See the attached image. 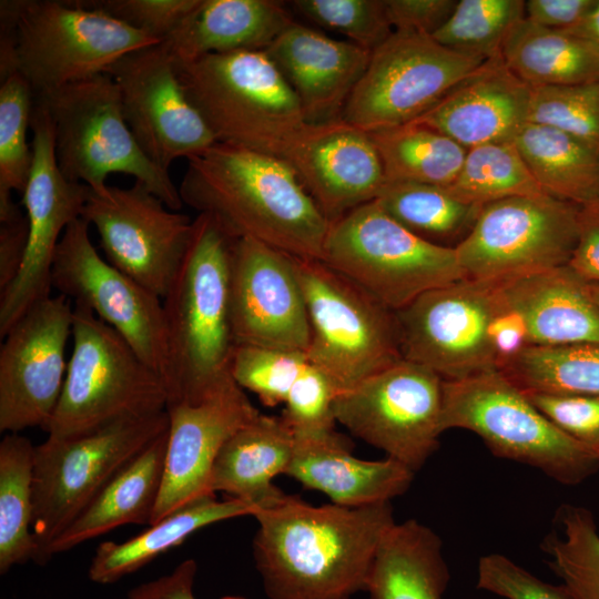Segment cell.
<instances>
[{
    "mask_svg": "<svg viewBox=\"0 0 599 599\" xmlns=\"http://www.w3.org/2000/svg\"><path fill=\"white\" fill-rule=\"evenodd\" d=\"M253 558L270 599H351L365 591L396 522L390 502L314 506L287 495L254 516Z\"/></svg>",
    "mask_w": 599,
    "mask_h": 599,
    "instance_id": "6da1fadb",
    "label": "cell"
},
{
    "mask_svg": "<svg viewBox=\"0 0 599 599\" xmlns=\"http://www.w3.org/2000/svg\"><path fill=\"white\" fill-rule=\"evenodd\" d=\"M179 193L234 240L253 238L300 258L323 256L331 223L280 158L216 142L187 160Z\"/></svg>",
    "mask_w": 599,
    "mask_h": 599,
    "instance_id": "7a4b0ae2",
    "label": "cell"
},
{
    "mask_svg": "<svg viewBox=\"0 0 599 599\" xmlns=\"http://www.w3.org/2000/svg\"><path fill=\"white\" fill-rule=\"evenodd\" d=\"M163 297L169 403H197L232 378L231 251L234 238L203 213Z\"/></svg>",
    "mask_w": 599,
    "mask_h": 599,
    "instance_id": "3957f363",
    "label": "cell"
},
{
    "mask_svg": "<svg viewBox=\"0 0 599 599\" xmlns=\"http://www.w3.org/2000/svg\"><path fill=\"white\" fill-rule=\"evenodd\" d=\"M175 67L217 142L284 160L311 125L264 50L206 54Z\"/></svg>",
    "mask_w": 599,
    "mask_h": 599,
    "instance_id": "277c9868",
    "label": "cell"
},
{
    "mask_svg": "<svg viewBox=\"0 0 599 599\" xmlns=\"http://www.w3.org/2000/svg\"><path fill=\"white\" fill-rule=\"evenodd\" d=\"M72 353L54 413L44 428L65 439L113 422L166 410L161 375L90 308L73 303Z\"/></svg>",
    "mask_w": 599,
    "mask_h": 599,
    "instance_id": "5b68a950",
    "label": "cell"
},
{
    "mask_svg": "<svg viewBox=\"0 0 599 599\" xmlns=\"http://www.w3.org/2000/svg\"><path fill=\"white\" fill-rule=\"evenodd\" d=\"M475 433L497 457L542 471L562 485L582 483L599 469V450L554 425L501 372L443 379V433Z\"/></svg>",
    "mask_w": 599,
    "mask_h": 599,
    "instance_id": "8992f818",
    "label": "cell"
},
{
    "mask_svg": "<svg viewBox=\"0 0 599 599\" xmlns=\"http://www.w3.org/2000/svg\"><path fill=\"white\" fill-rule=\"evenodd\" d=\"M34 98L51 118L57 164L68 180L102 193L109 174L123 173L171 210L182 207L169 170L152 162L130 131L118 87L108 73Z\"/></svg>",
    "mask_w": 599,
    "mask_h": 599,
    "instance_id": "52a82bcc",
    "label": "cell"
},
{
    "mask_svg": "<svg viewBox=\"0 0 599 599\" xmlns=\"http://www.w3.org/2000/svg\"><path fill=\"white\" fill-rule=\"evenodd\" d=\"M321 261L393 312L466 278L454 246L414 234L375 200L331 223Z\"/></svg>",
    "mask_w": 599,
    "mask_h": 599,
    "instance_id": "ba28073f",
    "label": "cell"
},
{
    "mask_svg": "<svg viewBox=\"0 0 599 599\" xmlns=\"http://www.w3.org/2000/svg\"><path fill=\"white\" fill-rule=\"evenodd\" d=\"M16 69L34 97L105 73L124 54L160 43L73 0H6Z\"/></svg>",
    "mask_w": 599,
    "mask_h": 599,
    "instance_id": "9c48e42d",
    "label": "cell"
},
{
    "mask_svg": "<svg viewBox=\"0 0 599 599\" xmlns=\"http://www.w3.org/2000/svg\"><path fill=\"white\" fill-rule=\"evenodd\" d=\"M169 428L166 410L128 417L93 432L35 446L32 532L34 562L102 488Z\"/></svg>",
    "mask_w": 599,
    "mask_h": 599,
    "instance_id": "30bf717a",
    "label": "cell"
},
{
    "mask_svg": "<svg viewBox=\"0 0 599 599\" xmlns=\"http://www.w3.org/2000/svg\"><path fill=\"white\" fill-rule=\"evenodd\" d=\"M293 261L309 321L307 361L338 393L403 358L395 312L323 261Z\"/></svg>",
    "mask_w": 599,
    "mask_h": 599,
    "instance_id": "8fae6325",
    "label": "cell"
},
{
    "mask_svg": "<svg viewBox=\"0 0 599 599\" xmlns=\"http://www.w3.org/2000/svg\"><path fill=\"white\" fill-rule=\"evenodd\" d=\"M580 206L548 194L484 205L455 245L469 280L501 282L566 266L578 240Z\"/></svg>",
    "mask_w": 599,
    "mask_h": 599,
    "instance_id": "7c38bea8",
    "label": "cell"
},
{
    "mask_svg": "<svg viewBox=\"0 0 599 599\" xmlns=\"http://www.w3.org/2000/svg\"><path fill=\"white\" fill-rule=\"evenodd\" d=\"M485 61L428 34L394 31L370 53L342 120L366 132L413 122Z\"/></svg>",
    "mask_w": 599,
    "mask_h": 599,
    "instance_id": "4fadbf2b",
    "label": "cell"
},
{
    "mask_svg": "<svg viewBox=\"0 0 599 599\" xmlns=\"http://www.w3.org/2000/svg\"><path fill=\"white\" fill-rule=\"evenodd\" d=\"M443 378L425 366L399 359L337 393L336 422L414 473L439 446Z\"/></svg>",
    "mask_w": 599,
    "mask_h": 599,
    "instance_id": "5bb4252c",
    "label": "cell"
},
{
    "mask_svg": "<svg viewBox=\"0 0 599 599\" xmlns=\"http://www.w3.org/2000/svg\"><path fill=\"white\" fill-rule=\"evenodd\" d=\"M495 282L464 278L424 293L395 312L402 357L444 380L497 370L489 327Z\"/></svg>",
    "mask_w": 599,
    "mask_h": 599,
    "instance_id": "9a60e30c",
    "label": "cell"
},
{
    "mask_svg": "<svg viewBox=\"0 0 599 599\" xmlns=\"http://www.w3.org/2000/svg\"><path fill=\"white\" fill-rule=\"evenodd\" d=\"M30 129L32 165L21 201L28 217V242L16 278L0 292L1 337L34 304L51 296L58 244L68 225L81 217L91 192L89 186L68 180L60 171L51 118L35 99Z\"/></svg>",
    "mask_w": 599,
    "mask_h": 599,
    "instance_id": "2e32d148",
    "label": "cell"
},
{
    "mask_svg": "<svg viewBox=\"0 0 599 599\" xmlns=\"http://www.w3.org/2000/svg\"><path fill=\"white\" fill-rule=\"evenodd\" d=\"M81 219L95 227L110 264L163 300L186 255L194 220L141 182L91 190Z\"/></svg>",
    "mask_w": 599,
    "mask_h": 599,
    "instance_id": "e0dca14e",
    "label": "cell"
},
{
    "mask_svg": "<svg viewBox=\"0 0 599 599\" xmlns=\"http://www.w3.org/2000/svg\"><path fill=\"white\" fill-rule=\"evenodd\" d=\"M89 226L80 217L63 232L53 260L52 287L115 329L164 380L167 347L162 298L103 260L90 240Z\"/></svg>",
    "mask_w": 599,
    "mask_h": 599,
    "instance_id": "ac0fdd59",
    "label": "cell"
},
{
    "mask_svg": "<svg viewBox=\"0 0 599 599\" xmlns=\"http://www.w3.org/2000/svg\"><path fill=\"white\" fill-rule=\"evenodd\" d=\"M115 82L124 120L146 156L169 170L202 153L216 138L190 102L164 42L131 51L105 71Z\"/></svg>",
    "mask_w": 599,
    "mask_h": 599,
    "instance_id": "d6986e66",
    "label": "cell"
},
{
    "mask_svg": "<svg viewBox=\"0 0 599 599\" xmlns=\"http://www.w3.org/2000/svg\"><path fill=\"white\" fill-rule=\"evenodd\" d=\"M73 304L64 295L34 304L3 336L0 348V430L49 424L59 402L72 336Z\"/></svg>",
    "mask_w": 599,
    "mask_h": 599,
    "instance_id": "ffe728a7",
    "label": "cell"
},
{
    "mask_svg": "<svg viewBox=\"0 0 599 599\" xmlns=\"http://www.w3.org/2000/svg\"><path fill=\"white\" fill-rule=\"evenodd\" d=\"M231 322L235 346L306 353L309 321L292 255L248 237L233 241Z\"/></svg>",
    "mask_w": 599,
    "mask_h": 599,
    "instance_id": "44dd1931",
    "label": "cell"
},
{
    "mask_svg": "<svg viewBox=\"0 0 599 599\" xmlns=\"http://www.w3.org/2000/svg\"><path fill=\"white\" fill-rule=\"evenodd\" d=\"M166 412L164 474L151 525L214 494L210 480L221 448L260 414L233 377L202 400L170 404Z\"/></svg>",
    "mask_w": 599,
    "mask_h": 599,
    "instance_id": "7402d4cb",
    "label": "cell"
},
{
    "mask_svg": "<svg viewBox=\"0 0 599 599\" xmlns=\"http://www.w3.org/2000/svg\"><path fill=\"white\" fill-rule=\"evenodd\" d=\"M284 161L329 223L374 201L385 184L369 134L344 120L311 124Z\"/></svg>",
    "mask_w": 599,
    "mask_h": 599,
    "instance_id": "603a6c76",
    "label": "cell"
},
{
    "mask_svg": "<svg viewBox=\"0 0 599 599\" xmlns=\"http://www.w3.org/2000/svg\"><path fill=\"white\" fill-rule=\"evenodd\" d=\"M264 51L296 94L309 124L342 120L372 53L297 22Z\"/></svg>",
    "mask_w": 599,
    "mask_h": 599,
    "instance_id": "cb8c5ba5",
    "label": "cell"
},
{
    "mask_svg": "<svg viewBox=\"0 0 599 599\" xmlns=\"http://www.w3.org/2000/svg\"><path fill=\"white\" fill-rule=\"evenodd\" d=\"M531 91L498 55L486 60L413 122L430 126L466 149L512 141L529 122Z\"/></svg>",
    "mask_w": 599,
    "mask_h": 599,
    "instance_id": "d4e9b609",
    "label": "cell"
},
{
    "mask_svg": "<svg viewBox=\"0 0 599 599\" xmlns=\"http://www.w3.org/2000/svg\"><path fill=\"white\" fill-rule=\"evenodd\" d=\"M294 439V454L285 475L305 488L325 494L333 504L364 507L390 502L413 483L415 473L395 459L355 457L348 440L337 432Z\"/></svg>",
    "mask_w": 599,
    "mask_h": 599,
    "instance_id": "484cf974",
    "label": "cell"
},
{
    "mask_svg": "<svg viewBox=\"0 0 599 599\" xmlns=\"http://www.w3.org/2000/svg\"><path fill=\"white\" fill-rule=\"evenodd\" d=\"M496 284L524 317L530 346L599 345V307L567 265Z\"/></svg>",
    "mask_w": 599,
    "mask_h": 599,
    "instance_id": "4316f807",
    "label": "cell"
},
{
    "mask_svg": "<svg viewBox=\"0 0 599 599\" xmlns=\"http://www.w3.org/2000/svg\"><path fill=\"white\" fill-rule=\"evenodd\" d=\"M294 445L293 432L282 416L260 413L221 448L211 474V491L245 500L258 510L274 506L286 494L273 480L285 475Z\"/></svg>",
    "mask_w": 599,
    "mask_h": 599,
    "instance_id": "83f0119b",
    "label": "cell"
},
{
    "mask_svg": "<svg viewBox=\"0 0 599 599\" xmlns=\"http://www.w3.org/2000/svg\"><path fill=\"white\" fill-rule=\"evenodd\" d=\"M167 429L119 471L51 542L54 555L100 537L124 525H151L162 487Z\"/></svg>",
    "mask_w": 599,
    "mask_h": 599,
    "instance_id": "f1b7e54d",
    "label": "cell"
},
{
    "mask_svg": "<svg viewBox=\"0 0 599 599\" xmlns=\"http://www.w3.org/2000/svg\"><path fill=\"white\" fill-rule=\"evenodd\" d=\"M293 22L274 0H202L189 21L163 41L176 62L206 54L266 50Z\"/></svg>",
    "mask_w": 599,
    "mask_h": 599,
    "instance_id": "f546056e",
    "label": "cell"
},
{
    "mask_svg": "<svg viewBox=\"0 0 599 599\" xmlns=\"http://www.w3.org/2000/svg\"><path fill=\"white\" fill-rule=\"evenodd\" d=\"M449 580L439 536L408 519L395 522L384 536L365 591L369 599H443Z\"/></svg>",
    "mask_w": 599,
    "mask_h": 599,
    "instance_id": "4dcf8cb0",
    "label": "cell"
},
{
    "mask_svg": "<svg viewBox=\"0 0 599 599\" xmlns=\"http://www.w3.org/2000/svg\"><path fill=\"white\" fill-rule=\"evenodd\" d=\"M258 509L242 499L206 495L152 524L122 542L103 541L92 556L88 576L92 582L111 585L181 545L195 531L235 517L254 516Z\"/></svg>",
    "mask_w": 599,
    "mask_h": 599,
    "instance_id": "1f68e13d",
    "label": "cell"
},
{
    "mask_svg": "<svg viewBox=\"0 0 599 599\" xmlns=\"http://www.w3.org/2000/svg\"><path fill=\"white\" fill-rule=\"evenodd\" d=\"M512 142L544 193L579 206L599 201V144L531 122Z\"/></svg>",
    "mask_w": 599,
    "mask_h": 599,
    "instance_id": "d6a6232c",
    "label": "cell"
},
{
    "mask_svg": "<svg viewBox=\"0 0 599 599\" xmlns=\"http://www.w3.org/2000/svg\"><path fill=\"white\" fill-rule=\"evenodd\" d=\"M506 65L531 87L599 80V45L522 19L501 48Z\"/></svg>",
    "mask_w": 599,
    "mask_h": 599,
    "instance_id": "836d02e7",
    "label": "cell"
},
{
    "mask_svg": "<svg viewBox=\"0 0 599 599\" xmlns=\"http://www.w3.org/2000/svg\"><path fill=\"white\" fill-rule=\"evenodd\" d=\"M386 181H403L447 187L457 177L467 150L444 133L409 122L367 132Z\"/></svg>",
    "mask_w": 599,
    "mask_h": 599,
    "instance_id": "e575fe53",
    "label": "cell"
},
{
    "mask_svg": "<svg viewBox=\"0 0 599 599\" xmlns=\"http://www.w3.org/2000/svg\"><path fill=\"white\" fill-rule=\"evenodd\" d=\"M35 446L19 433L0 441V573L34 561L38 547L32 532Z\"/></svg>",
    "mask_w": 599,
    "mask_h": 599,
    "instance_id": "d590c367",
    "label": "cell"
},
{
    "mask_svg": "<svg viewBox=\"0 0 599 599\" xmlns=\"http://www.w3.org/2000/svg\"><path fill=\"white\" fill-rule=\"evenodd\" d=\"M375 201L407 230L436 244L463 240L483 207L459 201L444 186L403 181H386Z\"/></svg>",
    "mask_w": 599,
    "mask_h": 599,
    "instance_id": "8d00e7d4",
    "label": "cell"
},
{
    "mask_svg": "<svg viewBox=\"0 0 599 599\" xmlns=\"http://www.w3.org/2000/svg\"><path fill=\"white\" fill-rule=\"evenodd\" d=\"M499 372L525 393L599 396V345H531Z\"/></svg>",
    "mask_w": 599,
    "mask_h": 599,
    "instance_id": "74e56055",
    "label": "cell"
},
{
    "mask_svg": "<svg viewBox=\"0 0 599 599\" xmlns=\"http://www.w3.org/2000/svg\"><path fill=\"white\" fill-rule=\"evenodd\" d=\"M556 525L540 546L548 567L573 599H599V530L593 514L564 504L556 512Z\"/></svg>",
    "mask_w": 599,
    "mask_h": 599,
    "instance_id": "f35d334b",
    "label": "cell"
},
{
    "mask_svg": "<svg viewBox=\"0 0 599 599\" xmlns=\"http://www.w3.org/2000/svg\"><path fill=\"white\" fill-rule=\"evenodd\" d=\"M446 189L459 201L478 206L515 196L546 194L512 141L468 149L457 177Z\"/></svg>",
    "mask_w": 599,
    "mask_h": 599,
    "instance_id": "ab89813d",
    "label": "cell"
},
{
    "mask_svg": "<svg viewBox=\"0 0 599 599\" xmlns=\"http://www.w3.org/2000/svg\"><path fill=\"white\" fill-rule=\"evenodd\" d=\"M521 0H460L447 21L432 35L459 53L488 60L501 55L511 30L525 19Z\"/></svg>",
    "mask_w": 599,
    "mask_h": 599,
    "instance_id": "60d3db41",
    "label": "cell"
},
{
    "mask_svg": "<svg viewBox=\"0 0 599 599\" xmlns=\"http://www.w3.org/2000/svg\"><path fill=\"white\" fill-rule=\"evenodd\" d=\"M34 94L28 81L13 72L0 85V216L18 205L11 192H23L32 165V149L27 141Z\"/></svg>",
    "mask_w": 599,
    "mask_h": 599,
    "instance_id": "b9f144b4",
    "label": "cell"
},
{
    "mask_svg": "<svg viewBox=\"0 0 599 599\" xmlns=\"http://www.w3.org/2000/svg\"><path fill=\"white\" fill-rule=\"evenodd\" d=\"M307 364L303 352L236 345L230 372L241 388L254 393L264 405L274 407L285 403Z\"/></svg>",
    "mask_w": 599,
    "mask_h": 599,
    "instance_id": "7bdbcfd3",
    "label": "cell"
},
{
    "mask_svg": "<svg viewBox=\"0 0 599 599\" xmlns=\"http://www.w3.org/2000/svg\"><path fill=\"white\" fill-rule=\"evenodd\" d=\"M529 122L599 144V80L532 87Z\"/></svg>",
    "mask_w": 599,
    "mask_h": 599,
    "instance_id": "ee69618b",
    "label": "cell"
},
{
    "mask_svg": "<svg viewBox=\"0 0 599 599\" xmlns=\"http://www.w3.org/2000/svg\"><path fill=\"white\" fill-rule=\"evenodd\" d=\"M291 4L305 19L341 32L369 52L394 32L385 0H295Z\"/></svg>",
    "mask_w": 599,
    "mask_h": 599,
    "instance_id": "f6af8a7d",
    "label": "cell"
},
{
    "mask_svg": "<svg viewBox=\"0 0 599 599\" xmlns=\"http://www.w3.org/2000/svg\"><path fill=\"white\" fill-rule=\"evenodd\" d=\"M337 393L331 378L308 362L284 403L282 418L294 438H317L336 432L334 402Z\"/></svg>",
    "mask_w": 599,
    "mask_h": 599,
    "instance_id": "bcb514c9",
    "label": "cell"
},
{
    "mask_svg": "<svg viewBox=\"0 0 599 599\" xmlns=\"http://www.w3.org/2000/svg\"><path fill=\"white\" fill-rule=\"evenodd\" d=\"M81 8L103 12L163 42L194 14L202 0H73Z\"/></svg>",
    "mask_w": 599,
    "mask_h": 599,
    "instance_id": "7dc6e473",
    "label": "cell"
},
{
    "mask_svg": "<svg viewBox=\"0 0 599 599\" xmlns=\"http://www.w3.org/2000/svg\"><path fill=\"white\" fill-rule=\"evenodd\" d=\"M476 587L504 599H573L565 585L546 582L500 554L479 558Z\"/></svg>",
    "mask_w": 599,
    "mask_h": 599,
    "instance_id": "c3c4849f",
    "label": "cell"
},
{
    "mask_svg": "<svg viewBox=\"0 0 599 599\" xmlns=\"http://www.w3.org/2000/svg\"><path fill=\"white\" fill-rule=\"evenodd\" d=\"M560 430L599 450V396L526 393Z\"/></svg>",
    "mask_w": 599,
    "mask_h": 599,
    "instance_id": "681fc988",
    "label": "cell"
},
{
    "mask_svg": "<svg viewBox=\"0 0 599 599\" xmlns=\"http://www.w3.org/2000/svg\"><path fill=\"white\" fill-rule=\"evenodd\" d=\"M456 0H385L387 19L394 31L433 35L450 17Z\"/></svg>",
    "mask_w": 599,
    "mask_h": 599,
    "instance_id": "f907efd6",
    "label": "cell"
},
{
    "mask_svg": "<svg viewBox=\"0 0 599 599\" xmlns=\"http://www.w3.org/2000/svg\"><path fill=\"white\" fill-rule=\"evenodd\" d=\"M489 339L497 370H500L526 347L530 346L524 317L506 303L498 286L497 305L490 322Z\"/></svg>",
    "mask_w": 599,
    "mask_h": 599,
    "instance_id": "816d5d0a",
    "label": "cell"
},
{
    "mask_svg": "<svg viewBox=\"0 0 599 599\" xmlns=\"http://www.w3.org/2000/svg\"><path fill=\"white\" fill-rule=\"evenodd\" d=\"M587 283H599V201L580 206L578 240L567 265Z\"/></svg>",
    "mask_w": 599,
    "mask_h": 599,
    "instance_id": "f5cc1de1",
    "label": "cell"
},
{
    "mask_svg": "<svg viewBox=\"0 0 599 599\" xmlns=\"http://www.w3.org/2000/svg\"><path fill=\"white\" fill-rule=\"evenodd\" d=\"M28 217L21 209L0 219V292L16 278L27 248Z\"/></svg>",
    "mask_w": 599,
    "mask_h": 599,
    "instance_id": "db71d44e",
    "label": "cell"
},
{
    "mask_svg": "<svg viewBox=\"0 0 599 599\" xmlns=\"http://www.w3.org/2000/svg\"><path fill=\"white\" fill-rule=\"evenodd\" d=\"M196 561L187 558L171 572L132 588L126 599H196L194 581Z\"/></svg>",
    "mask_w": 599,
    "mask_h": 599,
    "instance_id": "11a10c76",
    "label": "cell"
},
{
    "mask_svg": "<svg viewBox=\"0 0 599 599\" xmlns=\"http://www.w3.org/2000/svg\"><path fill=\"white\" fill-rule=\"evenodd\" d=\"M596 0H528L525 19L552 30H569L577 26Z\"/></svg>",
    "mask_w": 599,
    "mask_h": 599,
    "instance_id": "9f6ffc18",
    "label": "cell"
},
{
    "mask_svg": "<svg viewBox=\"0 0 599 599\" xmlns=\"http://www.w3.org/2000/svg\"><path fill=\"white\" fill-rule=\"evenodd\" d=\"M565 31L599 45V0L577 26Z\"/></svg>",
    "mask_w": 599,
    "mask_h": 599,
    "instance_id": "6f0895ef",
    "label": "cell"
},
{
    "mask_svg": "<svg viewBox=\"0 0 599 599\" xmlns=\"http://www.w3.org/2000/svg\"><path fill=\"white\" fill-rule=\"evenodd\" d=\"M585 285H586V290H587L590 298L599 307V283H587V282H585Z\"/></svg>",
    "mask_w": 599,
    "mask_h": 599,
    "instance_id": "680465c9",
    "label": "cell"
},
{
    "mask_svg": "<svg viewBox=\"0 0 599 599\" xmlns=\"http://www.w3.org/2000/svg\"><path fill=\"white\" fill-rule=\"evenodd\" d=\"M221 599H245V598L236 597V596H224Z\"/></svg>",
    "mask_w": 599,
    "mask_h": 599,
    "instance_id": "91938a15",
    "label": "cell"
}]
</instances>
